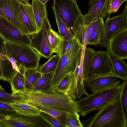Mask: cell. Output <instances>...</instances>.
<instances>
[{"mask_svg": "<svg viewBox=\"0 0 127 127\" xmlns=\"http://www.w3.org/2000/svg\"><path fill=\"white\" fill-rule=\"evenodd\" d=\"M22 92L24 95L23 103L33 106H42L78 113L75 101L68 94L57 93L52 88L45 90H25Z\"/></svg>", "mask_w": 127, "mask_h": 127, "instance_id": "obj_1", "label": "cell"}, {"mask_svg": "<svg viewBox=\"0 0 127 127\" xmlns=\"http://www.w3.org/2000/svg\"><path fill=\"white\" fill-rule=\"evenodd\" d=\"M92 117L82 121L85 127H127V116L120 97L98 110Z\"/></svg>", "mask_w": 127, "mask_h": 127, "instance_id": "obj_2", "label": "cell"}, {"mask_svg": "<svg viewBox=\"0 0 127 127\" xmlns=\"http://www.w3.org/2000/svg\"><path fill=\"white\" fill-rule=\"evenodd\" d=\"M121 84L104 90L95 92L75 101L78 113L84 117L98 110L120 97Z\"/></svg>", "mask_w": 127, "mask_h": 127, "instance_id": "obj_3", "label": "cell"}, {"mask_svg": "<svg viewBox=\"0 0 127 127\" xmlns=\"http://www.w3.org/2000/svg\"><path fill=\"white\" fill-rule=\"evenodd\" d=\"M81 46V42L76 38L69 50L60 56L51 80L52 89L56 86L68 73L73 72L76 69L80 61Z\"/></svg>", "mask_w": 127, "mask_h": 127, "instance_id": "obj_4", "label": "cell"}, {"mask_svg": "<svg viewBox=\"0 0 127 127\" xmlns=\"http://www.w3.org/2000/svg\"><path fill=\"white\" fill-rule=\"evenodd\" d=\"M2 48L7 57L14 59L19 66L26 69L37 70L38 68L41 56L31 46L17 45L5 41Z\"/></svg>", "mask_w": 127, "mask_h": 127, "instance_id": "obj_5", "label": "cell"}, {"mask_svg": "<svg viewBox=\"0 0 127 127\" xmlns=\"http://www.w3.org/2000/svg\"><path fill=\"white\" fill-rule=\"evenodd\" d=\"M0 35L5 41L23 46H31V35L22 32L0 15Z\"/></svg>", "mask_w": 127, "mask_h": 127, "instance_id": "obj_6", "label": "cell"}, {"mask_svg": "<svg viewBox=\"0 0 127 127\" xmlns=\"http://www.w3.org/2000/svg\"><path fill=\"white\" fill-rule=\"evenodd\" d=\"M51 29V25L47 17L43 19L39 30L31 35V46L41 56L46 58L51 57L52 54L48 39Z\"/></svg>", "mask_w": 127, "mask_h": 127, "instance_id": "obj_7", "label": "cell"}, {"mask_svg": "<svg viewBox=\"0 0 127 127\" xmlns=\"http://www.w3.org/2000/svg\"><path fill=\"white\" fill-rule=\"evenodd\" d=\"M52 8L71 31L74 22L82 14L76 0H54Z\"/></svg>", "mask_w": 127, "mask_h": 127, "instance_id": "obj_8", "label": "cell"}, {"mask_svg": "<svg viewBox=\"0 0 127 127\" xmlns=\"http://www.w3.org/2000/svg\"><path fill=\"white\" fill-rule=\"evenodd\" d=\"M113 73L112 67L107 51H95L84 82L94 78Z\"/></svg>", "mask_w": 127, "mask_h": 127, "instance_id": "obj_9", "label": "cell"}, {"mask_svg": "<svg viewBox=\"0 0 127 127\" xmlns=\"http://www.w3.org/2000/svg\"><path fill=\"white\" fill-rule=\"evenodd\" d=\"M0 15L28 34L22 22L19 2L16 0H0Z\"/></svg>", "mask_w": 127, "mask_h": 127, "instance_id": "obj_10", "label": "cell"}, {"mask_svg": "<svg viewBox=\"0 0 127 127\" xmlns=\"http://www.w3.org/2000/svg\"><path fill=\"white\" fill-rule=\"evenodd\" d=\"M111 0H89L88 13L84 15V23L87 25L97 18H105L108 15Z\"/></svg>", "mask_w": 127, "mask_h": 127, "instance_id": "obj_11", "label": "cell"}, {"mask_svg": "<svg viewBox=\"0 0 127 127\" xmlns=\"http://www.w3.org/2000/svg\"><path fill=\"white\" fill-rule=\"evenodd\" d=\"M115 58L127 59V28L118 32L109 40L108 47Z\"/></svg>", "mask_w": 127, "mask_h": 127, "instance_id": "obj_12", "label": "cell"}, {"mask_svg": "<svg viewBox=\"0 0 127 127\" xmlns=\"http://www.w3.org/2000/svg\"><path fill=\"white\" fill-rule=\"evenodd\" d=\"M120 78L113 74L100 76L87 81L84 85L87 88L95 92L114 87L119 84Z\"/></svg>", "mask_w": 127, "mask_h": 127, "instance_id": "obj_13", "label": "cell"}, {"mask_svg": "<svg viewBox=\"0 0 127 127\" xmlns=\"http://www.w3.org/2000/svg\"><path fill=\"white\" fill-rule=\"evenodd\" d=\"M20 15L23 25L28 34L32 35L37 30L31 5L29 2H19Z\"/></svg>", "mask_w": 127, "mask_h": 127, "instance_id": "obj_14", "label": "cell"}, {"mask_svg": "<svg viewBox=\"0 0 127 127\" xmlns=\"http://www.w3.org/2000/svg\"><path fill=\"white\" fill-rule=\"evenodd\" d=\"M109 39L118 32L127 28V18L122 13L120 14L111 18L108 16L104 22Z\"/></svg>", "mask_w": 127, "mask_h": 127, "instance_id": "obj_15", "label": "cell"}, {"mask_svg": "<svg viewBox=\"0 0 127 127\" xmlns=\"http://www.w3.org/2000/svg\"><path fill=\"white\" fill-rule=\"evenodd\" d=\"M5 41L0 35V80L9 82L16 71L3 51L2 45Z\"/></svg>", "mask_w": 127, "mask_h": 127, "instance_id": "obj_16", "label": "cell"}, {"mask_svg": "<svg viewBox=\"0 0 127 127\" xmlns=\"http://www.w3.org/2000/svg\"><path fill=\"white\" fill-rule=\"evenodd\" d=\"M25 115L16 111L0 110V121L6 122L10 127H24Z\"/></svg>", "mask_w": 127, "mask_h": 127, "instance_id": "obj_17", "label": "cell"}, {"mask_svg": "<svg viewBox=\"0 0 127 127\" xmlns=\"http://www.w3.org/2000/svg\"><path fill=\"white\" fill-rule=\"evenodd\" d=\"M112 64L113 74L123 80H127V64L124 59L115 58L106 48Z\"/></svg>", "mask_w": 127, "mask_h": 127, "instance_id": "obj_18", "label": "cell"}, {"mask_svg": "<svg viewBox=\"0 0 127 127\" xmlns=\"http://www.w3.org/2000/svg\"><path fill=\"white\" fill-rule=\"evenodd\" d=\"M19 70L16 71L9 82L12 94H16L25 90L24 72L25 68L20 66Z\"/></svg>", "mask_w": 127, "mask_h": 127, "instance_id": "obj_19", "label": "cell"}, {"mask_svg": "<svg viewBox=\"0 0 127 127\" xmlns=\"http://www.w3.org/2000/svg\"><path fill=\"white\" fill-rule=\"evenodd\" d=\"M31 6L37 32L41 27L43 19L47 17L46 5L38 0H32Z\"/></svg>", "mask_w": 127, "mask_h": 127, "instance_id": "obj_20", "label": "cell"}, {"mask_svg": "<svg viewBox=\"0 0 127 127\" xmlns=\"http://www.w3.org/2000/svg\"><path fill=\"white\" fill-rule=\"evenodd\" d=\"M95 22L88 45L97 46L103 38L104 33V22L100 18L95 20Z\"/></svg>", "mask_w": 127, "mask_h": 127, "instance_id": "obj_21", "label": "cell"}, {"mask_svg": "<svg viewBox=\"0 0 127 127\" xmlns=\"http://www.w3.org/2000/svg\"><path fill=\"white\" fill-rule=\"evenodd\" d=\"M54 72L41 73L30 90H45L51 88V81Z\"/></svg>", "mask_w": 127, "mask_h": 127, "instance_id": "obj_22", "label": "cell"}, {"mask_svg": "<svg viewBox=\"0 0 127 127\" xmlns=\"http://www.w3.org/2000/svg\"><path fill=\"white\" fill-rule=\"evenodd\" d=\"M33 107L51 115L56 119L63 127L66 125L65 115L67 112L47 107L35 106Z\"/></svg>", "mask_w": 127, "mask_h": 127, "instance_id": "obj_23", "label": "cell"}, {"mask_svg": "<svg viewBox=\"0 0 127 127\" xmlns=\"http://www.w3.org/2000/svg\"><path fill=\"white\" fill-rule=\"evenodd\" d=\"M9 104L17 112L23 115L36 116L40 114V110L33 106L23 103L16 102Z\"/></svg>", "mask_w": 127, "mask_h": 127, "instance_id": "obj_24", "label": "cell"}, {"mask_svg": "<svg viewBox=\"0 0 127 127\" xmlns=\"http://www.w3.org/2000/svg\"><path fill=\"white\" fill-rule=\"evenodd\" d=\"M49 43L52 53H55L59 55L61 43L63 40L58 33L52 29L48 37Z\"/></svg>", "mask_w": 127, "mask_h": 127, "instance_id": "obj_25", "label": "cell"}, {"mask_svg": "<svg viewBox=\"0 0 127 127\" xmlns=\"http://www.w3.org/2000/svg\"><path fill=\"white\" fill-rule=\"evenodd\" d=\"M73 74V72L68 73L56 86L52 89L57 93L68 94L70 90Z\"/></svg>", "mask_w": 127, "mask_h": 127, "instance_id": "obj_26", "label": "cell"}, {"mask_svg": "<svg viewBox=\"0 0 127 127\" xmlns=\"http://www.w3.org/2000/svg\"><path fill=\"white\" fill-rule=\"evenodd\" d=\"M41 74L37 69L25 68L24 72L25 90H30Z\"/></svg>", "mask_w": 127, "mask_h": 127, "instance_id": "obj_27", "label": "cell"}, {"mask_svg": "<svg viewBox=\"0 0 127 127\" xmlns=\"http://www.w3.org/2000/svg\"><path fill=\"white\" fill-rule=\"evenodd\" d=\"M23 94L22 92L13 94L0 89V101L10 104L16 102L23 103Z\"/></svg>", "mask_w": 127, "mask_h": 127, "instance_id": "obj_28", "label": "cell"}, {"mask_svg": "<svg viewBox=\"0 0 127 127\" xmlns=\"http://www.w3.org/2000/svg\"><path fill=\"white\" fill-rule=\"evenodd\" d=\"M60 56L58 55H53L46 62L43 64L37 69L41 73L54 71L57 65Z\"/></svg>", "mask_w": 127, "mask_h": 127, "instance_id": "obj_29", "label": "cell"}, {"mask_svg": "<svg viewBox=\"0 0 127 127\" xmlns=\"http://www.w3.org/2000/svg\"><path fill=\"white\" fill-rule=\"evenodd\" d=\"M86 25L84 23V15L81 14L74 22L72 31L73 36L78 38L81 42Z\"/></svg>", "mask_w": 127, "mask_h": 127, "instance_id": "obj_30", "label": "cell"}, {"mask_svg": "<svg viewBox=\"0 0 127 127\" xmlns=\"http://www.w3.org/2000/svg\"><path fill=\"white\" fill-rule=\"evenodd\" d=\"M95 51L93 49L89 47H86L85 49L82 66L85 76L84 83L86 79L89 69Z\"/></svg>", "mask_w": 127, "mask_h": 127, "instance_id": "obj_31", "label": "cell"}, {"mask_svg": "<svg viewBox=\"0 0 127 127\" xmlns=\"http://www.w3.org/2000/svg\"><path fill=\"white\" fill-rule=\"evenodd\" d=\"M65 127H83L80 119V116L76 112H67L65 115Z\"/></svg>", "mask_w": 127, "mask_h": 127, "instance_id": "obj_32", "label": "cell"}, {"mask_svg": "<svg viewBox=\"0 0 127 127\" xmlns=\"http://www.w3.org/2000/svg\"><path fill=\"white\" fill-rule=\"evenodd\" d=\"M52 9L55 14L59 35L62 37L71 32L60 17L57 11L53 8Z\"/></svg>", "mask_w": 127, "mask_h": 127, "instance_id": "obj_33", "label": "cell"}, {"mask_svg": "<svg viewBox=\"0 0 127 127\" xmlns=\"http://www.w3.org/2000/svg\"><path fill=\"white\" fill-rule=\"evenodd\" d=\"M122 91L120 96L122 106L125 113H127V80H123L121 84Z\"/></svg>", "mask_w": 127, "mask_h": 127, "instance_id": "obj_34", "label": "cell"}, {"mask_svg": "<svg viewBox=\"0 0 127 127\" xmlns=\"http://www.w3.org/2000/svg\"><path fill=\"white\" fill-rule=\"evenodd\" d=\"M76 39V37L73 36L69 40H63L60 47L59 55L60 56L65 54L69 50Z\"/></svg>", "mask_w": 127, "mask_h": 127, "instance_id": "obj_35", "label": "cell"}, {"mask_svg": "<svg viewBox=\"0 0 127 127\" xmlns=\"http://www.w3.org/2000/svg\"><path fill=\"white\" fill-rule=\"evenodd\" d=\"M127 0H111L108 16L111 14L116 12L122 4Z\"/></svg>", "mask_w": 127, "mask_h": 127, "instance_id": "obj_36", "label": "cell"}, {"mask_svg": "<svg viewBox=\"0 0 127 127\" xmlns=\"http://www.w3.org/2000/svg\"><path fill=\"white\" fill-rule=\"evenodd\" d=\"M40 114L51 124L53 127H63L56 119L51 115L42 111H40Z\"/></svg>", "mask_w": 127, "mask_h": 127, "instance_id": "obj_37", "label": "cell"}, {"mask_svg": "<svg viewBox=\"0 0 127 127\" xmlns=\"http://www.w3.org/2000/svg\"><path fill=\"white\" fill-rule=\"evenodd\" d=\"M0 110L16 111L15 109L9 104L0 101Z\"/></svg>", "mask_w": 127, "mask_h": 127, "instance_id": "obj_38", "label": "cell"}, {"mask_svg": "<svg viewBox=\"0 0 127 127\" xmlns=\"http://www.w3.org/2000/svg\"><path fill=\"white\" fill-rule=\"evenodd\" d=\"M95 22V20L88 25V33L90 38V40L91 34L93 32Z\"/></svg>", "mask_w": 127, "mask_h": 127, "instance_id": "obj_39", "label": "cell"}, {"mask_svg": "<svg viewBox=\"0 0 127 127\" xmlns=\"http://www.w3.org/2000/svg\"><path fill=\"white\" fill-rule=\"evenodd\" d=\"M73 37L72 33L70 32L62 38L64 40H67L70 39Z\"/></svg>", "mask_w": 127, "mask_h": 127, "instance_id": "obj_40", "label": "cell"}, {"mask_svg": "<svg viewBox=\"0 0 127 127\" xmlns=\"http://www.w3.org/2000/svg\"><path fill=\"white\" fill-rule=\"evenodd\" d=\"M127 4L125 7L122 13L125 15V16L127 18Z\"/></svg>", "mask_w": 127, "mask_h": 127, "instance_id": "obj_41", "label": "cell"}, {"mask_svg": "<svg viewBox=\"0 0 127 127\" xmlns=\"http://www.w3.org/2000/svg\"><path fill=\"white\" fill-rule=\"evenodd\" d=\"M41 3H42L45 4L46 3H47L48 1L49 0H38Z\"/></svg>", "mask_w": 127, "mask_h": 127, "instance_id": "obj_42", "label": "cell"}, {"mask_svg": "<svg viewBox=\"0 0 127 127\" xmlns=\"http://www.w3.org/2000/svg\"><path fill=\"white\" fill-rule=\"evenodd\" d=\"M19 2H23L25 1L29 2L31 0H16Z\"/></svg>", "mask_w": 127, "mask_h": 127, "instance_id": "obj_43", "label": "cell"}, {"mask_svg": "<svg viewBox=\"0 0 127 127\" xmlns=\"http://www.w3.org/2000/svg\"><path fill=\"white\" fill-rule=\"evenodd\" d=\"M0 89L4 90V88L0 85Z\"/></svg>", "mask_w": 127, "mask_h": 127, "instance_id": "obj_44", "label": "cell"}]
</instances>
